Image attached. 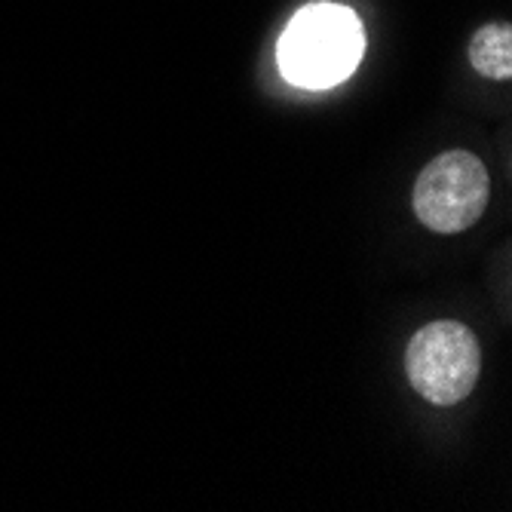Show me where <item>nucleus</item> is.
Here are the masks:
<instances>
[{"mask_svg":"<svg viewBox=\"0 0 512 512\" xmlns=\"http://www.w3.org/2000/svg\"><path fill=\"white\" fill-rule=\"evenodd\" d=\"M362 50V25L347 7L313 4L304 7L279 37L276 62L289 83L329 89L356 71Z\"/></svg>","mask_w":512,"mask_h":512,"instance_id":"f257e3e1","label":"nucleus"},{"mask_svg":"<svg viewBox=\"0 0 512 512\" xmlns=\"http://www.w3.org/2000/svg\"><path fill=\"white\" fill-rule=\"evenodd\" d=\"M470 65L488 80H509L512 74V28L491 22L470 40Z\"/></svg>","mask_w":512,"mask_h":512,"instance_id":"20e7f679","label":"nucleus"},{"mask_svg":"<svg viewBox=\"0 0 512 512\" xmlns=\"http://www.w3.org/2000/svg\"><path fill=\"white\" fill-rule=\"evenodd\" d=\"M491 200V178L470 151H448L427 163L414 184V215L436 234L470 230Z\"/></svg>","mask_w":512,"mask_h":512,"instance_id":"7ed1b4c3","label":"nucleus"},{"mask_svg":"<svg viewBox=\"0 0 512 512\" xmlns=\"http://www.w3.org/2000/svg\"><path fill=\"white\" fill-rule=\"evenodd\" d=\"M405 371L417 396L448 408L467 399L479 381L482 353L467 325L439 319L424 325L408 344Z\"/></svg>","mask_w":512,"mask_h":512,"instance_id":"f03ea898","label":"nucleus"}]
</instances>
